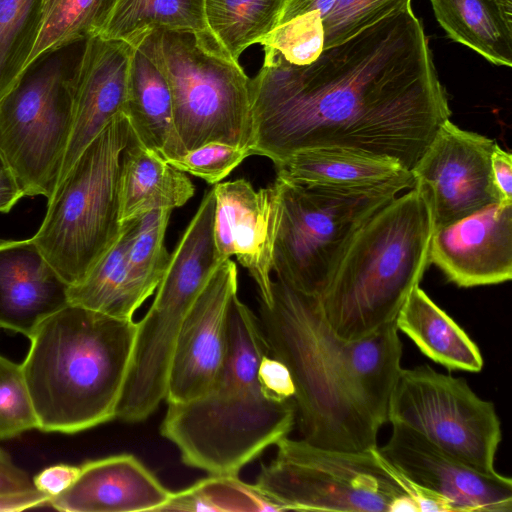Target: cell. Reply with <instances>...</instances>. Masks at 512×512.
I'll use <instances>...</instances> for the list:
<instances>
[{
  "label": "cell",
  "mask_w": 512,
  "mask_h": 512,
  "mask_svg": "<svg viewBox=\"0 0 512 512\" xmlns=\"http://www.w3.org/2000/svg\"><path fill=\"white\" fill-rule=\"evenodd\" d=\"M250 93L251 150L273 163L301 150L341 148L411 171L451 116L411 5L308 65L263 63Z\"/></svg>",
  "instance_id": "1"
},
{
  "label": "cell",
  "mask_w": 512,
  "mask_h": 512,
  "mask_svg": "<svg viewBox=\"0 0 512 512\" xmlns=\"http://www.w3.org/2000/svg\"><path fill=\"white\" fill-rule=\"evenodd\" d=\"M270 354L259 318L236 295L229 313L223 369L203 396L168 403L161 434L182 462L210 475H237L266 448L288 436L296 420L293 399L268 394L258 379Z\"/></svg>",
  "instance_id": "2"
},
{
  "label": "cell",
  "mask_w": 512,
  "mask_h": 512,
  "mask_svg": "<svg viewBox=\"0 0 512 512\" xmlns=\"http://www.w3.org/2000/svg\"><path fill=\"white\" fill-rule=\"evenodd\" d=\"M136 330L73 304L37 326L21 365L39 430L74 434L116 418Z\"/></svg>",
  "instance_id": "3"
},
{
  "label": "cell",
  "mask_w": 512,
  "mask_h": 512,
  "mask_svg": "<svg viewBox=\"0 0 512 512\" xmlns=\"http://www.w3.org/2000/svg\"><path fill=\"white\" fill-rule=\"evenodd\" d=\"M258 318L270 355L292 376L302 439L327 449L377 447L380 427L350 375L345 339L329 325L319 297L276 279L271 304L259 302Z\"/></svg>",
  "instance_id": "4"
},
{
  "label": "cell",
  "mask_w": 512,
  "mask_h": 512,
  "mask_svg": "<svg viewBox=\"0 0 512 512\" xmlns=\"http://www.w3.org/2000/svg\"><path fill=\"white\" fill-rule=\"evenodd\" d=\"M434 229L431 209L413 187L355 233L319 297L339 337L361 338L395 322L430 265Z\"/></svg>",
  "instance_id": "5"
},
{
  "label": "cell",
  "mask_w": 512,
  "mask_h": 512,
  "mask_svg": "<svg viewBox=\"0 0 512 512\" xmlns=\"http://www.w3.org/2000/svg\"><path fill=\"white\" fill-rule=\"evenodd\" d=\"M131 137L129 121L120 113L58 182L43 222L31 238L69 286L87 274L122 229L119 173Z\"/></svg>",
  "instance_id": "6"
},
{
  "label": "cell",
  "mask_w": 512,
  "mask_h": 512,
  "mask_svg": "<svg viewBox=\"0 0 512 512\" xmlns=\"http://www.w3.org/2000/svg\"><path fill=\"white\" fill-rule=\"evenodd\" d=\"M275 446L254 486L280 511L418 512L377 447L327 449L288 436Z\"/></svg>",
  "instance_id": "7"
},
{
  "label": "cell",
  "mask_w": 512,
  "mask_h": 512,
  "mask_svg": "<svg viewBox=\"0 0 512 512\" xmlns=\"http://www.w3.org/2000/svg\"><path fill=\"white\" fill-rule=\"evenodd\" d=\"M278 179V178H277ZM281 183L273 271L290 287L320 297L355 233L403 190L400 185L339 188Z\"/></svg>",
  "instance_id": "8"
},
{
  "label": "cell",
  "mask_w": 512,
  "mask_h": 512,
  "mask_svg": "<svg viewBox=\"0 0 512 512\" xmlns=\"http://www.w3.org/2000/svg\"><path fill=\"white\" fill-rule=\"evenodd\" d=\"M151 34L183 154L210 142L251 149V78L239 62L205 49L188 32L155 29Z\"/></svg>",
  "instance_id": "9"
},
{
  "label": "cell",
  "mask_w": 512,
  "mask_h": 512,
  "mask_svg": "<svg viewBox=\"0 0 512 512\" xmlns=\"http://www.w3.org/2000/svg\"><path fill=\"white\" fill-rule=\"evenodd\" d=\"M62 49L30 65L0 99V154L24 196H52L71 136L76 63Z\"/></svg>",
  "instance_id": "10"
},
{
  "label": "cell",
  "mask_w": 512,
  "mask_h": 512,
  "mask_svg": "<svg viewBox=\"0 0 512 512\" xmlns=\"http://www.w3.org/2000/svg\"><path fill=\"white\" fill-rule=\"evenodd\" d=\"M388 422L408 427L480 471L497 472L500 419L494 404L480 398L463 378L427 364L402 368L389 401Z\"/></svg>",
  "instance_id": "11"
},
{
  "label": "cell",
  "mask_w": 512,
  "mask_h": 512,
  "mask_svg": "<svg viewBox=\"0 0 512 512\" xmlns=\"http://www.w3.org/2000/svg\"><path fill=\"white\" fill-rule=\"evenodd\" d=\"M496 142L444 122L411 169L414 187L426 199L435 228L501 202L491 171Z\"/></svg>",
  "instance_id": "12"
},
{
  "label": "cell",
  "mask_w": 512,
  "mask_h": 512,
  "mask_svg": "<svg viewBox=\"0 0 512 512\" xmlns=\"http://www.w3.org/2000/svg\"><path fill=\"white\" fill-rule=\"evenodd\" d=\"M388 441L377 446L381 459L448 512H511L512 480L480 471L441 450L417 432L392 423Z\"/></svg>",
  "instance_id": "13"
},
{
  "label": "cell",
  "mask_w": 512,
  "mask_h": 512,
  "mask_svg": "<svg viewBox=\"0 0 512 512\" xmlns=\"http://www.w3.org/2000/svg\"><path fill=\"white\" fill-rule=\"evenodd\" d=\"M237 291V266L227 259L198 296L180 330L169 367L167 403L197 399L215 384L227 354L229 313Z\"/></svg>",
  "instance_id": "14"
},
{
  "label": "cell",
  "mask_w": 512,
  "mask_h": 512,
  "mask_svg": "<svg viewBox=\"0 0 512 512\" xmlns=\"http://www.w3.org/2000/svg\"><path fill=\"white\" fill-rule=\"evenodd\" d=\"M215 194L214 241L222 260L235 256L256 283L260 302L272 301L273 250L281 211L276 178L255 190L245 179L219 182Z\"/></svg>",
  "instance_id": "15"
},
{
  "label": "cell",
  "mask_w": 512,
  "mask_h": 512,
  "mask_svg": "<svg viewBox=\"0 0 512 512\" xmlns=\"http://www.w3.org/2000/svg\"><path fill=\"white\" fill-rule=\"evenodd\" d=\"M429 262L458 287L509 281L512 277V203H493L435 228Z\"/></svg>",
  "instance_id": "16"
},
{
  "label": "cell",
  "mask_w": 512,
  "mask_h": 512,
  "mask_svg": "<svg viewBox=\"0 0 512 512\" xmlns=\"http://www.w3.org/2000/svg\"><path fill=\"white\" fill-rule=\"evenodd\" d=\"M132 49L130 41L99 35L84 41L75 66L73 126L58 182L83 150L124 113Z\"/></svg>",
  "instance_id": "17"
},
{
  "label": "cell",
  "mask_w": 512,
  "mask_h": 512,
  "mask_svg": "<svg viewBox=\"0 0 512 512\" xmlns=\"http://www.w3.org/2000/svg\"><path fill=\"white\" fill-rule=\"evenodd\" d=\"M171 495L138 458L124 453L79 466L75 481L48 505L67 512L161 511Z\"/></svg>",
  "instance_id": "18"
},
{
  "label": "cell",
  "mask_w": 512,
  "mask_h": 512,
  "mask_svg": "<svg viewBox=\"0 0 512 512\" xmlns=\"http://www.w3.org/2000/svg\"><path fill=\"white\" fill-rule=\"evenodd\" d=\"M69 285L32 241H0V328L30 337L69 304Z\"/></svg>",
  "instance_id": "19"
},
{
  "label": "cell",
  "mask_w": 512,
  "mask_h": 512,
  "mask_svg": "<svg viewBox=\"0 0 512 512\" xmlns=\"http://www.w3.org/2000/svg\"><path fill=\"white\" fill-rule=\"evenodd\" d=\"M151 31L130 41L124 114L137 141L170 162L183 152L174 126L171 91L156 59Z\"/></svg>",
  "instance_id": "20"
},
{
  "label": "cell",
  "mask_w": 512,
  "mask_h": 512,
  "mask_svg": "<svg viewBox=\"0 0 512 512\" xmlns=\"http://www.w3.org/2000/svg\"><path fill=\"white\" fill-rule=\"evenodd\" d=\"M276 178L285 182L339 188L414 187L411 171L398 163L341 149L314 148L295 152L273 163Z\"/></svg>",
  "instance_id": "21"
},
{
  "label": "cell",
  "mask_w": 512,
  "mask_h": 512,
  "mask_svg": "<svg viewBox=\"0 0 512 512\" xmlns=\"http://www.w3.org/2000/svg\"><path fill=\"white\" fill-rule=\"evenodd\" d=\"M194 192V184L185 172L144 147L132 132L120 164L121 223L155 209L173 211L185 205Z\"/></svg>",
  "instance_id": "22"
},
{
  "label": "cell",
  "mask_w": 512,
  "mask_h": 512,
  "mask_svg": "<svg viewBox=\"0 0 512 512\" xmlns=\"http://www.w3.org/2000/svg\"><path fill=\"white\" fill-rule=\"evenodd\" d=\"M395 325L435 363L450 370H482L484 361L476 343L419 286L398 312Z\"/></svg>",
  "instance_id": "23"
},
{
  "label": "cell",
  "mask_w": 512,
  "mask_h": 512,
  "mask_svg": "<svg viewBox=\"0 0 512 512\" xmlns=\"http://www.w3.org/2000/svg\"><path fill=\"white\" fill-rule=\"evenodd\" d=\"M450 39L498 66H512V0H430Z\"/></svg>",
  "instance_id": "24"
},
{
  "label": "cell",
  "mask_w": 512,
  "mask_h": 512,
  "mask_svg": "<svg viewBox=\"0 0 512 512\" xmlns=\"http://www.w3.org/2000/svg\"><path fill=\"white\" fill-rule=\"evenodd\" d=\"M155 29L191 33L202 47L217 53L206 23L204 0H111L95 35L132 41Z\"/></svg>",
  "instance_id": "25"
},
{
  "label": "cell",
  "mask_w": 512,
  "mask_h": 512,
  "mask_svg": "<svg viewBox=\"0 0 512 512\" xmlns=\"http://www.w3.org/2000/svg\"><path fill=\"white\" fill-rule=\"evenodd\" d=\"M136 223L137 218L123 222L115 242L79 282L69 286V304L119 319H133L144 303L127 269V250Z\"/></svg>",
  "instance_id": "26"
},
{
  "label": "cell",
  "mask_w": 512,
  "mask_h": 512,
  "mask_svg": "<svg viewBox=\"0 0 512 512\" xmlns=\"http://www.w3.org/2000/svg\"><path fill=\"white\" fill-rule=\"evenodd\" d=\"M288 0H204L205 18L218 54L238 62L277 24Z\"/></svg>",
  "instance_id": "27"
},
{
  "label": "cell",
  "mask_w": 512,
  "mask_h": 512,
  "mask_svg": "<svg viewBox=\"0 0 512 512\" xmlns=\"http://www.w3.org/2000/svg\"><path fill=\"white\" fill-rule=\"evenodd\" d=\"M410 5L411 0H288L278 24L302 15L326 49Z\"/></svg>",
  "instance_id": "28"
},
{
  "label": "cell",
  "mask_w": 512,
  "mask_h": 512,
  "mask_svg": "<svg viewBox=\"0 0 512 512\" xmlns=\"http://www.w3.org/2000/svg\"><path fill=\"white\" fill-rule=\"evenodd\" d=\"M111 0H43L37 40L26 69L51 54L96 34Z\"/></svg>",
  "instance_id": "29"
},
{
  "label": "cell",
  "mask_w": 512,
  "mask_h": 512,
  "mask_svg": "<svg viewBox=\"0 0 512 512\" xmlns=\"http://www.w3.org/2000/svg\"><path fill=\"white\" fill-rule=\"evenodd\" d=\"M42 9L43 0H0V99L26 70Z\"/></svg>",
  "instance_id": "30"
},
{
  "label": "cell",
  "mask_w": 512,
  "mask_h": 512,
  "mask_svg": "<svg viewBox=\"0 0 512 512\" xmlns=\"http://www.w3.org/2000/svg\"><path fill=\"white\" fill-rule=\"evenodd\" d=\"M171 214L170 209H155L138 217L128 246L129 278L144 302L156 291L169 262L165 234Z\"/></svg>",
  "instance_id": "31"
},
{
  "label": "cell",
  "mask_w": 512,
  "mask_h": 512,
  "mask_svg": "<svg viewBox=\"0 0 512 512\" xmlns=\"http://www.w3.org/2000/svg\"><path fill=\"white\" fill-rule=\"evenodd\" d=\"M161 511H280L254 485L237 475H210L174 493Z\"/></svg>",
  "instance_id": "32"
},
{
  "label": "cell",
  "mask_w": 512,
  "mask_h": 512,
  "mask_svg": "<svg viewBox=\"0 0 512 512\" xmlns=\"http://www.w3.org/2000/svg\"><path fill=\"white\" fill-rule=\"evenodd\" d=\"M38 429V419L21 364L0 355V439Z\"/></svg>",
  "instance_id": "33"
},
{
  "label": "cell",
  "mask_w": 512,
  "mask_h": 512,
  "mask_svg": "<svg viewBox=\"0 0 512 512\" xmlns=\"http://www.w3.org/2000/svg\"><path fill=\"white\" fill-rule=\"evenodd\" d=\"M253 155L250 148L223 142H210L187 151L169 163L175 168L216 184L227 177L244 159Z\"/></svg>",
  "instance_id": "34"
},
{
  "label": "cell",
  "mask_w": 512,
  "mask_h": 512,
  "mask_svg": "<svg viewBox=\"0 0 512 512\" xmlns=\"http://www.w3.org/2000/svg\"><path fill=\"white\" fill-rule=\"evenodd\" d=\"M258 379L263 389L279 399H293L295 386L286 365L270 354L261 359L258 368Z\"/></svg>",
  "instance_id": "35"
},
{
  "label": "cell",
  "mask_w": 512,
  "mask_h": 512,
  "mask_svg": "<svg viewBox=\"0 0 512 512\" xmlns=\"http://www.w3.org/2000/svg\"><path fill=\"white\" fill-rule=\"evenodd\" d=\"M79 467L57 464L45 468L33 478L34 486L51 497L65 491L77 478Z\"/></svg>",
  "instance_id": "36"
},
{
  "label": "cell",
  "mask_w": 512,
  "mask_h": 512,
  "mask_svg": "<svg viewBox=\"0 0 512 512\" xmlns=\"http://www.w3.org/2000/svg\"><path fill=\"white\" fill-rule=\"evenodd\" d=\"M491 171L501 202L512 203V155L497 142L491 154Z\"/></svg>",
  "instance_id": "37"
},
{
  "label": "cell",
  "mask_w": 512,
  "mask_h": 512,
  "mask_svg": "<svg viewBox=\"0 0 512 512\" xmlns=\"http://www.w3.org/2000/svg\"><path fill=\"white\" fill-rule=\"evenodd\" d=\"M34 487L33 479L0 448V493L25 491Z\"/></svg>",
  "instance_id": "38"
},
{
  "label": "cell",
  "mask_w": 512,
  "mask_h": 512,
  "mask_svg": "<svg viewBox=\"0 0 512 512\" xmlns=\"http://www.w3.org/2000/svg\"><path fill=\"white\" fill-rule=\"evenodd\" d=\"M50 496L36 487L19 492L0 493V512H16L49 504Z\"/></svg>",
  "instance_id": "39"
},
{
  "label": "cell",
  "mask_w": 512,
  "mask_h": 512,
  "mask_svg": "<svg viewBox=\"0 0 512 512\" xmlns=\"http://www.w3.org/2000/svg\"><path fill=\"white\" fill-rule=\"evenodd\" d=\"M24 197L15 175L0 154V212L7 213Z\"/></svg>",
  "instance_id": "40"
}]
</instances>
